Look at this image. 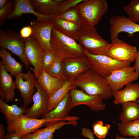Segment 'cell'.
<instances>
[{"mask_svg":"<svg viewBox=\"0 0 139 139\" xmlns=\"http://www.w3.org/2000/svg\"><path fill=\"white\" fill-rule=\"evenodd\" d=\"M26 39L22 38L15 31L8 30L5 31L0 30V46L7 49L18 56L27 70L30 68V63L25 53Z\"/></svg>","mask_w":139,"mask_h":139,"instance_id":"8992f818","label":"cell"},{"mask_svg":"<svg viewBox=\"0 0 139 139\" xmlns=\"http://www.w3.org/2000/svg\"><path fill=\"white\" fill-rule=\"evenodd\" d=\"M139 78V71L134 67L123 68L113 72L105 79L112 92L120 90L127 84L137 80Z\"/></svg>","mask_w":139,"mask_h":139,"instance_id":"8fae6325","label":"cell"},{"mask_svg":"<svg viewBox=\"0 0 139 139\" xmlns=\"http://www.w3.org/2000/svg\"><path fill=\"white\" fill-rule=\"evenodd\" d=\"M83 49L95 55H106L111 45L99 35L95 27L82 25L74 37Z\"/></svg>","mask_w":139,"mask_h":139,"instance_id":"6da1fadb","label":"cell"},{"mask_svg":"<svg viewBox=\"0 0 139 139\" xmlns=\"http://www.w3.org/2000/svg\"><path fill=\"white\" fill-rule=\"evenodd\" d=\"M5 129L4 126L1 123L0 124V139H4L5 135Z\"/></svg>","mask_w":139,"mask_h":139,"instance_id":"ab89813d","label":"cell"},{"mask_svg":"<svg viewBox=\"0 0 139 139\" xmlns=\"http://www.w3.org/2000/svg\"><path fill=\"white\" fill-rule=\"evenodd\" d=\"M115 139H139V137L137 138L134 137L132 138H124L120 136L117 135L116 136Z\"/></svg>","mask_w":139,"mask_h":139,"instance_id":"b9f144b4","label":"cell"},{"mask_svg":"<svg viewBox=\"0 0 139 139\" xmlns=\"http://www.w3.org/2000/svg\"><path fill=\"white\" fill-rule=\"evenodd\" d=\"M54 121L47 119H39L28 117L24 115L16 120L7 123L8 132L18 134L22 137L33 133L44 126L54 124Z\"/></svg>","mask_w":139,"mask_h":139,"instance_id":"52a82bcc","label":"cell"},{"mask_svg":"<svg viewBox=\"0 0 139 139\" xmlns=\"http://www.w3.org/2000/svg\"><path fill=\"white\" fill-rule=\"evenodd\" d=\"M77 121H61L53 124L22 137V139H53L55 131L67 125L77 126Z\"/></svg>","mask_w":139,"mask_h":139,"instance_id":"44dd1931","label":"cell"},{"mask_svg":"<svg viewBox=\"0 0 139 139\" xmlns=\"http://www.w3.org/2000/svg\"><path fill=\"white\" fill-rule=\"evenodd\" d=\"M107 56L121 61H135L137 51L136 46L131 45L118 38L112 41Z\"/></svg>","mask_w":139,"mask_h":139,"instance_id":"5bb4252c","label":"cell"},{"mask_svg":"<svg viewBox=\"0 0 139 139\" xmlns=\"http://www.w3.org/2000/svg\"><path fill=\"white\" fill-rule=\"evenodd\" d=\"M137 103H139V98L136 101Z\"/></svg>","mask_w":139,"mask_h":139,"instance_id":"7bdbcfd3","label":"cell"},{"mask_svg":"<svg viewBox=\"0 0 139 139\" xmlns=\"http://www.w3.org/2000/svg\"><path fill=\"white\" fill-rule=\"evenodd\" d=\"M56 57L53 52L50 51H45L41 64L42 69L46 71L55 62Z\"/></svg>","mask_w":139,"mask_h":139,"instance_id":"d6a6232c","label":"cell"},{"mask_svg":"<svg viewBox=\"0 0 139 139\" xmlns=\"http://www.w3.org/2000/svg\"><path fill=\"white\" fill-rule=\"evenodd\" d=\"M22 137L18 134L13 132H8L5 135L4 139H22Z\"/></svg>","mask_w":139,"mask_h":139,"instance_id":"74e56055","label":"cell"},{"mask_svg":"<svg viewBox=\"0 0 139 139\" xmlns=\"http://www.w3.org/2000/svg\"><path fill=\"white\" fill-rule=\"evenodd\" d=\"M138 43L139 44V41H138ZM135 61V63L134 67L136 71H139V49L136 56Z\"/></svg>","mask_w":139,"mask_h":139,"instance_id":"f35d334b","label":"cell"},{"mask_svg":"<svg viewBox=\"0 0 139 139\" xmlns=\"http://www.w3.org/2000/svg\"><path fill=\"white\" fill-rule=\"evenodd\" d=\"M50 19L54 28L62 34L73 39L82 26L63 19L57 16H53Z\"/></svg>","mask_w":139,"mask_h":139,"instance_id":"603a6c76","label":"cell"},{"mask_svg":"<svg viewBox=\"0 0 139 139\" xmlns=\"http://www.w3.org/2000/svg\"><path fill=\"white\" fill-rule=\"evenodd\" d=\"M70 91L65 98L51 111L41 116L42 118L47 119L54 121V124L61 121H77V117L69 116L70 110Z\"/></svg>","mask_w":139,"mask_h":139,"instance_id":"2e32d148","label":"cell"},{"mask_svg":"<svg viewBox=\"0 0 139 139\" xmlns=\"http://www.w3.org/2000/svg\"><path fill=\"white\" fill-rule=\"evenodd\" d=\"M64 76L65 80H74L91 69L89 61L84 55L62 60Z\"/></svg>","mask_w":139,"mask_h":139,"instance_id":"7c38bea8","label":"cell"},{"mask_svg":"<svg viewBox=\"0 0 139 139\" xmlns=\"http://www.w3.org/2000/svg\"><path fill=\"white\" fill-rule=\"evenodd\" d=\"M29 108L27 106L24 105L20 107L15 104L10 105L0 99V112L4 116L7 123L14 121L25 115Z\"/></svg>","mask_w":139,"mask_h":139,"instance_id":"cb8c5ba5","label":"cell"},{"mask_svg":"<svg viewBox=\"0 0 139 139\" xmlns=\"http://www.w3.org/2000/svg\"><path fill=\"white\" fill-rule=\"evenodd\" d=\"M83 0H68L64 1L60 4L59 14H62L68 9L74 7Z\"/></svg>","mask_w":139,"mask_h":139,"instance_id":"e575fe53","label":"cell"},{"mask_svg":"<svg viewBox=\"0 0 139 139\" xmlns=\"http://www.w3.org/2000/svg\"><path fill=\"white\" fill-rule=\"evenodd\" d=\"M73 85L80 88L88 94L99 96L104 100L112 96V91L106 79L96 74L91 69L75 79Z\"/></svg>","mask_w":139,"mask_h":139,"instance_id":"7a4b0ae2","label":"cell"},{"mask_svg":"<svg viewBox=\"0 0 139 139\" xmlns=\"http://www.w3.org/2000/svg\"><path fill=\"white\" fill-rule=\"evenodd\" d=\"M17 88L12 76L6 70L0 61V99L6 102H12L15 96V89Z\"/></svg>","mask_w":139,"mask_h":139,"instance_id":"e0dca14e","label":"cell"},{"mask_svg":"<svg viewBox=\"0 0 139 139\" xmlns=\"http://www.w3.org/2000/svg\"><path fill=\"white\" fill-rule=\"evenodd\" d=\"M31 24L32 29L31 36L37 40L45 51L53 52L50 42L54 27L50 19L42 21L37 20Z\"/></svg>","mask_w":139,"mask_h":139,"instance_id":"4fadbf2b","label":"cell"},{"mask_svg":"<svg viewBox=\"0 0 139 139\" xmlns=\"http://www.w3.org/2000/svg\"><path fill=\"white\" fill-rule=\"evenodd\" d=\"M57 16L63 19L82 25L81 20L75 6L68 9Z\"/></svg>","mask_w":139,"mask_h":139,"instance_id":"4dcf8cb0","label":"cell"},{"mask_svg":"<svg viewBox=\"0 0 139 139\" xmlns=\"http://www.w3.org/2000/svg\"><path fill=\"white\" fill-rule=\"evenodd\" d=\"M13 10V2L9 1L7 4L0 9V25H3L5 22L6 16Z\"/></svg>","mask_w":139,"mask_h":139,"instance_id":"836d02e7","label":"cell"},{"mask_svg":"<svg viewBox=\"0 0 139 139\" xmlns=\"http://www.w3.org/2000/svg\"><path fill=\"white\" fill-rule=\"evenodd\" d=\"M82 25L95 27L107 11L106 0H83L75 6Z\"/></svg>","mask_w":139,"mask_h":139,"instance_id":"277c9868","label":"cell"},{"mask_svg":"<svg viewBox=\"0 0 139 139\" xmlns=\"http://www.w3.org/2000/svg\"><path fill=\"white\" fill-rule=\"evenodd\" d=\"M74 81L72 80H66L64 84L49 97L47 113L54 109L65 98L71 89L76 88L73 85Z\"/></svg>","mask_w":139,"mask_h":139,"instance_id":"484cf974","label":"cell"},{"mask_svg":"<svg viewBox=\"0 0 139 139\" xmlns=\"http://www.w3.org/2000/svg\"><path fill=\"white\" fill-rule=\"evenodd\" d=\"M121 90L112 92L113 103L117 105L125 102H136L139 98V83H130Z\"/></svg>","mask_w":139,"mask_h":139,"instance_id":"d6986e66","label":"cell"},{"mask_svg":"<svg viewBox=\"0 0 139 139\" xmlns=\"http://www.w3.org/2000/svg\"><path fill=\"white\" fill-rule=\"evenodd\" d=\"M8 1V0H0V9L4 7Z\"/></svg>","mask_w":139,"mask_h":139,"instance_id":"60d3db41","label":"cell"},{"mask_svg":"<svg viewBox=\"0 0 139 139\" xmlns=\"http://www.w3.org/2000/svg\"><path fill=\"white\" fill-rule=\"evenodd\" d=\"M121 105L122 111L119 116L121 123H125L139 119V103L128 102Z\"/></svg>","mask_w":139,"mask_h":139,"instance_id":"4316f807","label":"cell"},{"mask_svg":"<svg viewBox=\"0 0 139 139\" xmlns=\"http://www.w3.org/2000/svg\"><path fill=\"white\" fill-rule=\"evenodd\" d=\"M37 80L45 90L49 97L65 83V80L54 77L42 69L41 74L37 79Z\"/></svg>","mask_w":139,"mask_h":139,"instance_id":"7402d4cb","label":"cell"},{"mask_svg":"<svg viewBox=\"0 0 139 139\" xmlns=\"http://www.w3.org/2000/svg\"><path fill=\"white\" fill-rule=\"evenodd\" d=\"M81 134L85 137L89 139H95L93 132L87 127H83L82 128Z\"/></svg>","mask_w":139,"mask_h":139,"instance_id":"8d00e7d4","label":"cell"},{"mask_svg":"<svg viewBox=\"0 0 139 139\" xmlns=\"http://www.w3.org/2000/svg\"><path fill=\"white\" fill-rule=\"evenodd\" d=\"M94 134L99 139L105 138L108 134L110 128L109 124L105 125L101 120H97L94 122L92 126Z\"/></svg>","mask_w":139,"mask_h":139,"instance_id":"f546056e","label":"cell"},{"mask_svg":"<svg viewBox=\"0 0 139 139\" xmlns=\"http://www.w3.org/2000/svg\"><path fill=\"white\" fill-rule=\"evenodd\" d=\"M84 52L89 61L91 69L96 74L105 78L115 70L130 66L132 62L116 60L106 55H93L84 49Z\"/></svg>","mask_w":139,"mask_h":139,"instance_id":"5b68a950","label":"cell"},{"mask_svg":"<svg viewBox=\"0 0 139 139\" xmlns=\"http://www.w3.org/2000/svg\"><path fill=\"white\" fill-rule=\"evenodd\" d=\"M32 71L28 70L26 73H21L15 77V82L23 99L24 105L27 106L33 101L35 92L37 79Z\"/></svg>","mask_w":139,"mask_h":139,"instance_id":"30bf717a","label":"cell"},{"mask_svg":"<svg viewBox=\"0 0 139 139\" xmlns=\"http://www.w3.org/2000/svg\"><path fill=\"white\" fill-rule=\"evenodd\" d=\"M62 0H31L35 11L39 14L54 16L59 14V9Z\"/></svg>","mask_w":139,"mask_h":139,"instance_id":"ffe728a7","label":"cell"},{"mask_svg":"<svg viewBox=\"0 0 139 139\" xmlns=\"http://www.w3.org/2000/svg\"><path fill=\"white\" fill-rule=\"evenodd\" d=\"M13 10L6 16V19H20L22 14H31L36 16L37 20L42 21L49 19L53 16L43 15L37 13L32 5L31 0H15L13 1Z\"/></svg>","mask_w":139,"mask_h":139,"instance_id":"ac0fdd59","label":"cell"},{"mask_svg":"<svg viewBox=\"0 0 139 139\" xmlns=\"http://www.w3.org/2000/svg\"><path fill=\"white\" fill-rule=\"evenodd\" d=\"M24 51L28 60L34 67V69L30 67V68L37 79L41 74V64L45 51L37 40L32 36L26 39Z\"/></svg>","mask_w":139,"mask_h":139,"instance_id":"ba28073f","label":"cell"},{"mask_svg":"<svg viewBox=\"0 0 139 139\" xmlns=\"http://www.w3.org/2000/svg\"><path fill=\"white\" fill-rule=\"evenodd\" d=\"M46 72L54 77L65 80L64 75L62 60L57 58Z\"/></svg>","mask_w":139,"mask_h":139,"instance_id":"1f68e13d","label":"cell"},{"mask_svg":"<svg viewBox=\"0 0 139 139\" xmlns=\"http://www.w3.org/2000/svg\"><path fill=\"white\" fill-rule=\"evenodd\" d=\"M70 94L71 110L81 105H85L92 110L97 112L102 111L105 108L104 99L100 96L90 95L76 88L71 89Z\"/></svg>","mask_w":139,"mask_h":139,"instance_id":"9c48e42d","label":"cell"},{"mask_svg":"<svg viewBox=\"0 0 139 139\" xmlns=\"http://www.w3.org/2000/svg\"><path fill=\"white\" fill-rule=\"evenodd\" d=\"M123 10L130 20L135 23H139V0H131L124 7Z\"/></svg>","mask_w":139,"mask_h":139,"instance_id":"f1b7e54d","label":"cell"},{"mask_svg":"<svg viewBox=\"0 0 139 139\" xmlns=\"http://www.w3.org/2000/svg\"><path fill=\"white\" fill-rule=\"evenodd\" d=\"M50 43L56 57L61 60L84 55L83 48L74 39L62 34L54 28Z\"/></svg>","mask_w":139,"mask_h":139,"instance_id":"3957f363","label":"cell"},{"mask_svg":"<svg viewBox=\"0 0 139 139\" xmlns=\"http://www.w3.org/2000/svg\"><path fill=\"white\" fill-rule=\"evenodd\" d=\"M35 88L37 91L33 97V104L24 115L28 117L38 119L47 113L49 97L37 80Z\"/></svg>","mask_w":139,"mask_h":139,"instance_id":"9a60e30c","label":"cell"},{"mask_svg":"<svg viewBox=\"0 0 139 139\" xmlns=\"http://www.w3.org/2000/svg\"><path fill=\"white\" fill-rule=\"evenodd\" d=\"M32 32V24L23 27L20 31V36L23 38L27 39L31 36Z\"/></svg>","mask_w":139,"mask_h":139,"instance_id":"d590c367","label":"cell"},{"mask_svg":"<svg viewBox=\"0 0 139 139\" xmlns=\"http://www.w3.org/2000/svg\"><path fill=\"white\" fill-rule=\"evenodd\" d=\"M117 125L118 130L122 136L139 137V119L125 123L120 122Z\"/></svg>","mask_w":139,"mask_h":139,"instance_id":"83f0119b","label":"cell"},{"mask_svg":"<svg viewBox=\"0 0 139 139\" xmlns=\"http://www.w3.org/2000/svg\"><path fill=\"white\" fill-rule=\"evenodd\" d=\"M10 52L6 49L1 48L0 49V57L4 68L12 76L16 77L22 73L23 66L21 63L17 62L11 56Z\"/></svg>","mask_w":139,"mask_h":139,"instance_id":"d4e9b609","label":"cell"}]
</instances>
